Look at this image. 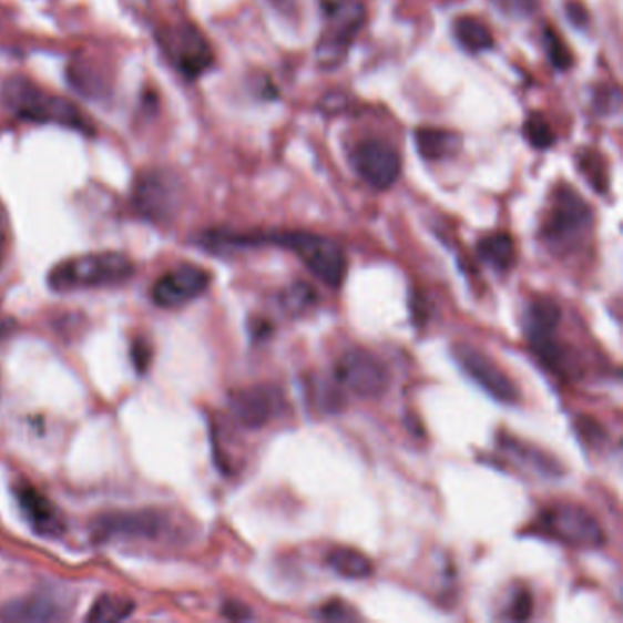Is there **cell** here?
Wrapping results in <instances>:
<instances>
[{
    "instance_id": "cell-10",
    "label": "cell",
    "mask_w": 623,
    "mask_h": 623,
    "mask_svg": "<svg viewBox=\"0 0 623 623\" xmlns=\"http://www.w3.org/2000/svg\"><path fill=\"white\" fill-rule=\"evenodd\" d=\"M453 359L461 366L462 371L493 399L504 405H514L520 400V390L514 380L510 379L489 355L468 344H458L453 348Z\"/></svg>"
},
{
    "instance_id": "cell-3",
    "label": "cell",
    "mask_w": 623,
    "mask_h": 623,
    "mask_svg": "<svg viewBox=\"0 0 623 623\" xmlns=\"http://www.w3.org/2000/svg\"><path fill=\"white\" fill-rule=\"evenodd\" d=\"M134 270L129 256L115 251H101L59 262L48 275V286L55 293L121 286L131 280Z\"/></svg>"
},
{
    "instance_id": "cell-8",
    "label": "cell",
    "mask_w": 623,
    "mask_h": 623,
    "mask_svg": "<svg viewBox=\"0 0 623 623\" xmlns=\"http://www.w3.org/2000/svg\"><path fill=\"white\" fill-rule=\"evenodd\" d=\"M171 520L160 510L135 512H106L92 523V538L98 543L109 541L162 540L168 532Z\"/></svg>"
},
{
    "instance_id": "cell-27",
    "label": "cell",
    "mask_w": 623,
    "mask_h": 623,
    "mask_svg": "<svg viewBox=\"0 0 623 623\" xmlns=\"http://www.w3.org/2000/svg\"><path fill=\"white\" fill-rule=\"evenodd\" d=\"M318 616L323 620H329V622H346V620H357L359 616L354 613V609H349L344 602H338V600H333V602L326 603Z\"/></svg>"
},
{
    "instance_id": "cell-5",
    "label": "cell",
    "mask_w": 623,
    "mask_h": 623,
    "mask_svg": "<svg viewBox=\"0 0 623 623\" xmlns=\"http://www.w3.org/2000/svg\"><path fill=\"white\" fill-rule=\"evenodd\" d=\"M328 24L317 42V61L323 68L343 63L359 35L364 22V8L357 0H323Z\"/></svg>"
},
{
    "instance_id": "cell-23",
    "label": "cell",
    "mask_w": 623,
    "mask_h": 623,
    "mask_svg": "<svg viewBox=\"0 0 623 623\" xmlns=\"http://www.w3.org/2000/svg\"><path fill=\"white\" fill-rule=\"evenodd\" d=\"M525 137L530 145L540 149V151H545L549 146L554 145L551 125L540 114L530 115L525 123Z\"/></svg>"
},
{
    "instance_id": "cell-32",
    "label": "cell",
    "mask_w": 623,
    "mask_h": 623,
    "mask_svg": "<svg viewBox=\"0 0 623 623\" xmlns=\"http://www.w3.org/2000/svg\"><path fill=\"white\" fill-rule=\"evenodd\" d=\"M275 10L280 11L282 16L293 17L298 11V0H267Z\"/></svg>"
},
{
    "instance_id": "cell-24",
    "label": "cell",
    "mask_w": 623,
    "mask_h": 623,
    "mask_svg": "<svg viewBox=\"0 0 623 623\" xmlns=\"http://www.w3.org/2000/svg\"><path fill=\"white\" fill-rule=\"evenodd\" d=\"M317 302V295L307 284H295L282 296V304L287 312L300 313Z\"/></svg>"
},
{
    "instance_id": "cell-6",
    "label": "cell",
    "mask_w": 623,
    "mask_h": 623,
    "mask_svg": "<svg viewBox=\"0 0 623 623\" xmlns=\"http://www.w3.org/2000/svg\"><path fill=\"white\" fill-rule=\"evenodd\" d=\"M157 42L166 59L183 78L196 79L213 67V48L191 22L166 24L157 32Z\"/></svg>"
},
{
    "instance_id": "cell-9",
    "label": "cell",
    "mask_w": 623,
    "mask_h": 623,
    "mask_svg": "<svg viewBox=\"0 0 623 623\" xmlns=\"http://www.w3.org/2000/svg\"><path fill=\"white\" fill-rule=\"evenodd\" d=\"M338 382L364 399H375L388 390L390 374L371 351L362 348L349 349L335 366Z\"/></svg>"
},
{
    "instance_id": "cell-19",
    "label": "cell",
    "mask_w": 623,
    "mask_h": 623,
    "mask_svg": "<svg viewBox=\"0 0 623 623\" xmlns=\"http://www.w3.org/2000/svg\"><path fill=\"white\" fill-rule=\"evenodd\" d=\"M453 37L462 50L470 53L487 52L493 48V35L490 28L478 17H459L453 22Z\"/></svg>"
},
{
    "instance_id": "cell-15",
    "label": "cell",
    "mask_w": 623,
    "mask_h": 623,
    "mask_svg": "<svg viewBox=\"0 0 623 623\" xmlns=\"http://www.w3.org/2000/svg\"><path fill=\"white\" fill-rule=\"evenodd\" d=\"M229 408L239 425L256 430L269 425L280 413L284 397L273 386H251L231 395Z\"/></svg>"
},
{
    "instance_id": "cell-17",
    "label": "cell",
    "mask_w": 623,
    "mask_h": 623,
    "mask_svg": "<svg viewBox=\"0 0 623 623\" xmlns=\"http://www.w3.org/2000/svg\"><path fill=\"white\" fill-rule=\"evenodd\" d=\"M64 609L47 594L16 598L0 607V620L10 623H47L64 619Z\"/></svg>"
},
{
    "instance_id": "cell-21",
    "label": "cell",
    "mask_w": 623,
    "mask_h": 623,
    "mask_svg": "<svg viewBox=\"0 0 623 623\" xmlns=\"http://www.w3.org/2000/svg\"><path fill=\"white\" fill-rule=\"evenodd\" d=\"M328 565L338 576L349 578V580H364L374 574V561L369 560L364 552L357 549H335L329 552Z\"/></svg>"
},
{
    "instance_id": "cell-12",
    "label": "cell",
    "mask_w": 623,
    "mask_h": 623,
    "mask_svg": "<svg viewBox=\"0 0 623 623\" xmlns=\"http://www.w3.org/2000/svg\"><path fill=\"white\" fill-rule=\"evenodd\" d=\"M132 205L135 213L151 222H165L171 218L177 205L174 177L160 168L143 172L135 180Z\"/></svg>"
},
{
    "instance_id": "cell-25",
    "label": "cell",
    "mask_w": 623,
    "mask_h": 623,
    "mask_svg": "<svg viewBox=\"0 0 623 623\" xmlns=\"http://www.w3.org/2000/svg\"><path fill=\"white\" fill-rule=\"evenodd\" d=\"M490 4L510 19H527L538 10L540 0H490Z\"/></svg>"
},
{
    "instance_id": "cell-16",
    "label": "cell",
    "mask_w": 623,
    "mask_h": 623,
    "mask_svg": "<svg viewBox=\"0 0 623 623\" xmlns=\"http://www.w3.org/2000/svg\"><path fill=\"white\" fill-rule=\"evenodd\" d=\"M16 499L19 501L24 520L30 523L35 534L42 538H58L67 530L63 514L44 493L28 483H19L16 489Z\"/></svg>"
},
{
    "instance_id": "cell-7",
    "label": "cell",
    "mask_w": 623,
    "mask_h": 623,
    "mask_svg": "<svg viewBox=\"0 0 623 623\" xmlns=\"http://www.w3.org/2000/svg\"><path fill=\"white\" fill-rule=\"evenodd\" d=\"M541 530L552 540L574 549H598L605 543V534L596 518L576 504H556L540 515Z\"/></svg>"
},
{
    "instance_id": "cell-31",
    "label": "cell",
    "mask_w": 623,
    "mask_h": 623,
    "mask_svg": "<svg viewBox=\"0 0 623 623\" xmlns=\"http://www.w3.org/2000/svg\"><path fill=\"white\" fill-rule=\"evenodd\" d=\"M222 611H224L225 616H227V619L229 620L253 619V614H251L249 609L245 607V605H242V603L238 602L225 603L224 609H222Z\"/></svg>"
},
{
    "instance_id": "cell-29",
    "label": "cell",
    "mask_w": 623,
    "mask_h": 623,
    "mask_svg": "<svg viewBox=\"0 0 623 623\" xmlns=\"http://www.w3.org/2000/svg\"><path fill=\"white\" fill-rule=\"evenodd\" d=\"M10 216H8V211H6L4 203L0 202V269L4 267L6 258H8V253H10Z\"/></svg>"
},
{
    "instance_id": "cell-2",
    "label": "cell",
    "mask_w": 623,
    "mask_h": 623,
    "mask_svg": "<svg viewBox=\"0 0 623 623\" xmlns=\"http://www.w3.org/2000/svg\"><path fill=\"white\" fill-rule=\"evenodd\" d=\"M0 99L6 109L19 120L42 123V125H59L92 135L94 129L86 120V115L63 95L50 94L22 75L6 79L0 90Z\"/></svg>"
},
{
    "instance_id": "cell-4",
    "label": "cell",
    "mask_w": 623,
    "mask_h": 623,
    "mask_svg": "<svg viewBox=\"0 0 623 623\" xmlns=\"http://www.w3.org/2000/svg\"><path fill=\"white\" fill-rule=\"evenodd\" d=\"M592 227V211L589 203L571 187L560 185L554 191L541 236L556 249H569L578 244Z\"/></svg>"
},
{
    "instance_id": "cell-28",
    "label": "cell",
    "mask_w": 623,
    "mask_h": 623,
    "mask_svg": "<svg viewBox=\"0 0 623 623\" xmlns=\"http://www.w3.org/2000/svg\"><path fill=\"white\" fill-rule=\"evenodd\" d=\"M132 364L137 369V374H145L149 366H151V344L146 343L145 338H135L132 344Z\"/></svg>"
},
{
    "instance_id": "cell-30",
    "label": "cell",
    "mask_w": 623,
    "mask_h": 623,
    "mask_svg": "<svg viewBox=\"0 0 623 623\" xmlns=\"http://www.w3.org/2000/svg\"><path fill=\"white\" fill-rule=\"evenodd\" d=\"M530 614H532V598L529 592H518V596L510 607V616L521 622V620L529 619Z\"/></svg>"
},
{
    "instance_id": "cell-22",
    "label": "cell",
    "mask_w": 623,
    "mask_h": 623,
    "mask_svg": "<svg viewBox=\"0 0 623 623\" xmlns=\"http://www.w3.org/2000/svg\"><path fill=\"white\" fill-rule=\"evenodd\" d=\"M134 613V602L129 598L118 596V594H103L95 600L90 609L86 622L109 623L121 622Z\"/></svg>"
},
{
    "instance_id": "cell-26",
    "label": "cell",
    "mask_w": 623,
    "mask_h": 623,
    "mask_svg": "<svg viewBox=\"0 0 623 623\" xmlns=\"http://www.w3.org/2000/svg\"><path fill=\"white\" fill-rule=\"evenodd\" d=\"M547 52L551 58V63L558 70H566L572 67V55L566 48L565 42L561 41L560 37L554 33V30H547L545 33Z\"/></svg>"
},
{
    "instance_id": "cell-1",
    "label": "cell",
    "mask_w": 623,
    "mask_h": 623,
    "mask_svg": "<svg viewBox=\"0 0 623 623\" xmlns=\"http://www.w3.org/2000/svg\"><path fill=\"white\" fill-rule=\"evenodd\" d=\"M203 245L213 251L276 245L282 249L292 251L293 255L298 256L318 280L333 289L343 286L344 276L348 269L346 253L335 239L323 236V234L306 233V231L270 234H234L213 231V233L203 234Z\"/></svg>"
},
{
    "instance_id": "cell-13",
    "label": "cell",
    "mask_w": 623,
    "mask_h": 623,
    "mask_svg": "<svg viewBox=\"0 0 623 623\" xmlns=\"http://www.w3.org/2000/svg\"><path fill=\"white\" fill-rule=\"evenodd\" d=\"M208 286H211L208 270L194 264L177 265L157 278L152 287V300L157 307L174 309L196 300L197 296L207 292Z\"/></svg>"
},
{
    "instance_id": "cell-18",
    "label": "cell",
    "mask_w": 623,
    "mask_h": 623,
    "mask_svg": "<svg viewBox=\"0 0 623 623\" xmlns=\"http://www.w3.org/2000/svg\"><path fill=\"white\" fill-rule=\"evenodd\" d=\"M417 151L428 162H441L452 157L461 151L462 141L456 132L442 131V129H417Z\"/></svg>"
},
{
    "instance_id": "cell-14",
    "label": "cell",
    "mask_w": 623,
    "mask_h": 623,
    "mask_svg": "<svg viewBox=\"0 0 623 623\" xmlns=\"http://www.w3.org/2000/svg\"><path fill=\"white\" fill-rule=\"evenodd\" d=\"M560 323L561 307L556 302L549 298L532 302L527 313V337L535 355L552 369H556L558 364L563 359V349L556 340Z\"/></svg>"
},
{
    "instance_id": "cell-11",
    "label": "cell",
    "mask_w": 623,
    "mask_h": 623,
    "mask_svg": "<svg viewBox=\"0 0 623 623\" xmlns=\"http://www.w3.org/2000/svg\"><path fill=\"white\" fill-rule=\"evenodd\" d=\"M349 162L355 172L375 191L394 187L402 171L400 154L382 140H366L355 146Z\"/></svg>"
},
{
    "instance_id": "cell-20",
    "label": "cell",
    "mask_w": 623,
    "mask_h": 623,
    "mask_svg": "<svg viewBox=\"0 0 623 623\" xmlns=\"http://www.w3.org/2000/svg\"><path fill=\"white\" fill-rule=\"evenodd\" d=\"M478 255L496 270H509L515 262V244L507 233L490 234L478 244Z\"/></svg>"
}]
</instances>
